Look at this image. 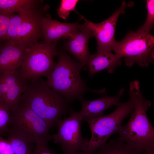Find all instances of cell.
<instances>
[{
	"label": "cell",
	"mask_w": 154,
	"mask_h": 154,
	"mask_svg": "<svg viewBox=\"0 0 154 154\" xmlns=\"http://www.w3.org/2000/svg\"><path fill=\"white\" fill-rule=\"evenodd\" d=\"M146 2V7L147 10L146 19L144 24L137 31L150 33L154 23V0H147Z\"/></svg>",
	"instance_id": "22"
},
{
	"label": "cell",
	"mask_w": 154,
	"mask_h": 154,
	"mask_svg": "<svg viewBox=\"0 0 154 154\" xmlns=\"http://www.w3.org/2000/svg\"><path fill=\"white\" fill-rule=\"evenodd\" d=\"M11 113L9 129L20 133L36 144H48L52 139L48 133L51 126L28 107L19 103Z\"/></svg>",
	"instance_id": "7"
},
{
	"label": "cell",
	"mask_w": 154,
	"mask_h": 154,
	"mask_svg": "<svg viewBox=\"0 0 154 154\" xmlns=\"http://www.w3.org/2000/svg\"><path fill=\"white\" fill-rule=\"evenodd\" d=\"M37 8L28 11L19 29L16 42L27 48L43 37L42 21L43 17Z\"/></svg>",
	"instance_id": "11"
},
{
	"label": "cell",
	"mask_w": 154,
	"mask_h": 154,
	"mask_svg": "<svg viewBox=\"0 0 154 154\" xmlns=\"http://www.w3.org/2000/svg\"><path fill=\"white\" fill-rule=\"evenodd\" d=\"M4 136L10 142L15 154H33L34 143L24 136L9 129Z\"/></svg>",
	"instance_id": "18"
},
{
	"label": "cell",
	"mask_w": 154,
	"mask_h": 154,
	"mask_svg": "<svg viewBox=\"0 0 154 154\" xmlns=\"http://www.w3.org/2000/svg\"><path fill=\"white\" fill-rule=\"evenodd\" d=\"M121 58L118 57L112 52H96L94 54H90L87 62L89 75L93 76L98 72L105 69L108 72H114L116 68L121 64Z\"/></svg>",
	"instance_id": "16"
},
{
	"label": "cell",
	"mask_w": 154,
	"mask_h": 154,
	"mask_svg": "<svg viewBox=\"0 0 154 154\" xmlns=\"http://www.w3.org/2000/svg\"><path fill=\"white\" fill-rule=\"evenodd\" d=\"M47 145L46 143L36 144L33 150V154H55L53 150L49 148Z\"/></svg>",
	"instance_id": "26"
},
{
	"label": "cell",
	"mask_w": 154,
	"mask_h": 154,
	"mask_svg": "<svg viewBox=\"0 0 154 154\" xmlns=\"http://www.w3.org/2000/svg\"><path fill=\"white\" fill-rule=\"evenodd\" d=\"M151 105V102L143 98L139 86L129 120L125 125L119 127L117 132L127 143L149 153L154 152V129L147 114Z\"/></svg>",
	"instance_id": "3"
},
{
	"label": "cell",
	"mask_w": 154,
	"mask_h": 154,
	"mask_svg": "<svg viewBox=\"0 0 154 154\" xmlns=\"http://www.w3.org/2000/svg\"><path fill=\"white\" fill-rule=\"evenodd\" d=\"M20 103L30 108L52 127H56L62 117L70 113L72 109L63 96L40 78L27 81Z\"/></svg>",
	"instance_id": "1"
},
{
	"label": "cell",
	"mask_w": 154,
	"mask_h": 154,
	"mask_svg": "<svg viewBox=\"0 0 154 154\" xmlns=\"http://www.w3.org/2000/svg\"><path fill=\"white\" fill-rule=\"evenodd\" d=\"M27 83L19 69L0 74V102L10 112L19 104Z\"/></svg>",
	"instance_id": "10"
},
{
	"label": "cell",
	"mask_w": 154,
	"mask_h": 154,
	"mask_svg": "<svg viewBox=\"0 0 154 154\" xmlns=\"http://www.w3.org/2000/svg\"><path fill=\"white\" fill-rule=\"evenodd\" d=\"M29 11H24L16 15L15 14L12 17L8 28L6 41L16 42L18 30Z\"/></svg>",
	"instance_id": "20"
},
{
	"label": "cell",
	"mask_w": 154,
	"mask_h": 154,
	"mask_svg": "<svg viewBox=\"0 0 154 154\" xmlns=\"http://www.w3.org/2000/svg\"><path fill=\"white\" fill-rule=\"evenodd\" d=\"M80 25L77 22L65 23L43 16L42 21L43 42L50 43L61 38L66 39L72 34Z\"/></svg>",
	"instance_id": "14"
},
{
	"label": "cell",
	"mask_w": 154,
	"mask_h": 154,
	"mask_svg": "<svg viewBox=\"0 0 154 154\" xmlns=\"http://www.w3.org/2000/svg\"><path fill=\"white\" fill-rule=\"evenodd\" d=\"M63 154H88L85 152L83 151L82 152H76L71 153H64Z\"/></svg>",
	"instance_id": "27"
},
{
	"label": "cell",
	"mask_w": 154,
	"mask_h": 154,
	"mask_svg": "<svg viewBox=\"0 0 154 154\" xmlns=\"http://www.w3.org/2000/svg\"><path fill=\"white\" fill-rule=\"evenodd\" d=\"M56 42H37L27 48L19 69L25 80L30 81L48 76L56 64L54 58L58 54Z\"/></svg>",
	"instance_id": "6"
},
{
	"label": "cell",
	"mask_w": 154,
	"mask_h": 154,
	"mask_svg": "<svg viewBox=\"0 0 154 154\" xmlns=\"http://www.w3.org/2000/svg\"><path fill=\"white\" fill-rule=\"evenodd\" d=\"M124 90L121 89L114 96H104L99 99L82 102V109L79 112L84 117H95L103 116L104 111L111 106L117 105L123 95Z\"/></svg>",
	"instance_id": "15"
},
{
	"label": "cell",
	"mask_w": 154,
	"mask_h": 154,
	"mask_svg": "<svg viewBox=\"0 0 154 154\" xmlns=\"http://www.w3.org/2000/svg\"><path fill=\"white\" fill-rule=\"evenodd\" d=\"M78 0H62L60 7L57 9V13L60 17L66 19L69 15L70 11H74L79 14L76 10Z\"/></svg>",
	"instance_id": "23"
},
{
	"label": "cell",
	"mask_w": 154,
	"mask_h": 154,
	"mask_svg": "<svg viewBox=\"0 0 154 154\" xmlns=\"http://www.w3.org/2000/svg\"><path fill=\"white\" fill-rule=\"evenodd\" d=\"M68 117L60 120L56 127L57 133L51 135L55 143L60 144L64 153H71L84 151L89 140L84 138L81 132L82 117L79 112L72 109Z\"/></svg>",
	"instance_id": "8"
},
{
	"label": "cell",
	"mask_w": 154,
	"mask_h": 154,
	"mask_svg": "<svg viewBox=\"0 0 154 154\" xmlns=\"http://www.w3.org/2000/svg\"><path fill=\"white\" fill-rule=\"evenodd\" d=\"M0 154H15L9 140L4 139L0 135Z\"/></svg>",
	"instance_id": "25"
},
{
	"label": "cell",
	"mask_w": 154,
	"mask_h": 154,
	"mask_svg": "<svg viewBox=\"0 0 154 154\" xmlns=\"http://www.w3.org/2000/svg\"><path fill=\"white\" fill-rule=\"evenodd\" d=\"M93 36L92 31L86 23L80 24L76 31L66 39V50L85 66L90 55L88 48L90 39Z\"/></svg>",
	"instance_id": "12"
},
{
	"label": "cell",
	"mask_w": 154,
	"mask_h": 154,
	"mask_svg": "<svg viewBox=\"0 0 154 154\" xmlns=\"http://www.w3.org/2000/svg\"><path fill=\"white\" fill-rule=\"evenodd\" d=\"M14 15V13H9L0 11V43L6 41L9 22Z\"/></svg>",
	"instance_id": "24"
},
{
	"label": "cell",
	"mask_w": 154,
	"mask_h": 154,
	"mask_svg": "<svg viewBox=\"0 0 154 154\" xmlns=\"http://www.w3.org/2000/svg\"><path fill=\"white\" fill-rule=\"evenodd\" d=\"M128 94L129 100L125 102H120L111 113L98 117H82V120L88 124L92 134L87 146L84 151L88 154H92L106 143L112 135L117 133L122 121L132 112L134 107L136 93L133 86H129Z\"/></svg>",
	"instance_id": "4"
},
{
	"label": "cell",
	"mask_w": 154,
	"mask_h": 154,
	"mask_svg": "<svg viewBox=\"0 0 154 154\" xmlns=\"http://www.w3.org/2000/svg\"><path fill=\"white\" fill-rule=\"evenodd\" d=\"M35 0H0V11L9 13L30 11L37 8Z\"/></svg>",
	"instance_id": "19"
},
{
	"label": "cell",
	"mask_w": 154,
	"mask_h": 154,
	"mask_svg": "<svg viewBox=\"0 0 154 154\" xmlns=\"http://www.w3.org/2000/svg\"><path fill=\"white\" fill-rule=\"evenodd\" d=\"M112 51L118 57H124L129 66L135 63L147 66L154 59V37L150 33L131 31L121 40L116 41Z\"/></svg>",
	"instance_id": "5"
},
{
	"label": "cell",
	"mask_w": 154,
	"mask_h": 154,
	"mask_svg": "<svg viewBox=\"0 0 154 154\" xmlns=\"http://www.w3.org/2000/svg\"><path fill=\"white\" fill-rule=\"evenodd\" d=\"M11 119L10 111L0 102V135L4 136L9 128Z\"/></svg>",
	"instance_id": "21"
},
{
	"label": "cell",
	"mask_w": 154,
	"mask_h": 154,
	"mask_svg": "<svg viewBox=\"0 0 154 154\" xmlns=\"http://www.w3.org/2000/svg\"><path fill=\"white\" fill-rule=\"evenodd\" d=\"M28 48L8 41L0 46V74L15 70L22 65Z\"/></svg>",
	"instance_id": "13"
},
{
	"label": "cell",
	"mask_w": 154,
	"mask_h": 154,
	"mask_svg": "<svg viewBox=\"0 0 154 154\" xmlns=\"http://www.w3.org/2000/svg\"><path fill=\"white\" fill-rule=\"evenodd\" d=\"M123 2L119 8L110 17L99 23L90 21L79 14L80 17L85 21L92 31L97 43V52H112L115 43V34L117 22L119 16L124 14L125 8L130 5Z\"/></svg>",
	"instance_id": "9"
},
{
	"label": "cell",
	"mask_w": 154,
	"mask_h": 154,
	"mask_svg": "<svg viewBox=\"0 0 154 154\" xmlns=\"http://www.w3.org/2000/svg\"><path fill=\"white\" fill-rule=\"evenodd\" d=\"M92 154H152L132 146L119 137L110 140Z\"/></svg>",
	"instance_id": "17"
},
{
	"label": "cell",
	"mask_w": 154,
	"mask_h": 154,
	"mask_svg": "<svg viewBox=\"0 0 154 154\" xmlns=\"http://www.w3.org/2000/svg\"><path fill=\"white\" fill-rule=\"evenodd\" d=\"M58 54V62L46 81L49 87L63 96L70 103L76 99L82 102L84 94L87 92L106 95L105 88L96 90L87 87L80 75L84 66L63 52Z\"/></svg>",
	"instance_id": "2"
}]
</instances>
